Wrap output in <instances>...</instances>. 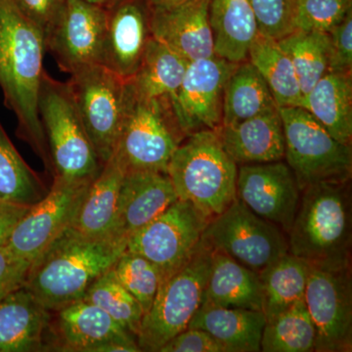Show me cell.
<instances>
[{"label": "cell", "mask_w": 352, "mask_h": 352, "mask_svg": "<svg viewBox=\"0 0 352 352\" xmlns=\"http://www.w3.org/2000/svg\"><path fill=\"white\" fill-rule=\"evenodd\" d=\"M113 270L120 283L141 305L144 315L147 314L164 280L163 271L149 259L127 250L113 264Z\"/></svg>", "instance_id": "cell-36"}, {"label": "cell", "mask_w": 352, "mask_h": 352, "mask_svg": "<svg viewBox=\"0 0 352 352\" xmlns=\"http://www.w3.org/2000/svg\"><path fill=\"white\" fill-rule=\"evenodd\" d=\"M159 352H224V349L206 331L187 328L164 344Z\"/></svg>", "instance_id": "cell-42"}, {"label": "cell", "mask_w": 352, "mask_h": 352, "mask_svg": "<svg viewBox=\"0 0 352 352\" xmlns=\"http://www.w3.org/2000/svg\"><path fill=\"white\" fill-rule=\"evenodd\" d=\"M21 12L43 34L44 41L57 24L67 0H15Z\"/></svg>", "instance_id": "cell-39"}, {"label": "cell", "mask_w": 352, "mask_h": 352, "mask_svg": "<svg viewBox=\"0 0 352 352\" xmlns=\"http://www.w3.org/2000/svg\"><path fill=\"white\" fill-rule=\"evenodd\" d=\"M45 50L43 34L21 12L15 0H0V87L4 102L15 113L18 136L53 175L38 110Z\"/></svg>", "instance_id": "cell-1"}, {"label": "cell", "mask_w": 352, "mask_h": 352, "mask_svg": "<svg viewBox=\"0 0 352 352\" xmlns=\"http://www.w3.org/2000/svg\"><path fill=\"white\" fill-rule=\"evenodd\" d=\"M152 36L186 61L215 55L208 0H194L170 10H151Z\"/></svg>", "instance_id": "cell-19"}, {"label": "cell", "mask_w": 352, "mask_h": 352, "mask_svg": "<svg viewBox=\"0 0 352 352\" xmlns=\"http://www.w3.org/2000/svg\"><path fill=\"white\" fill-rule=\"evenodd\" d=\"M32 263L0 248V300L24 287Z\"/></svg>", "instance_id": "cell-41"}, {"label": "cell", "mask_w": 352, "mask_h": 352, "mask_svg": "<svg viewBox=\"0 0 352 352\" xmlns=\"http://www.w3.org/2000/svg\"><path fill=\"white\" fill-rule=\"evenodd\" d=\"M248 60L265 80L278 107H302L303 94L296 69L277 41L258 32Z\"/></svg>", "instance_id": "cell-30"}, {"label": "cell", "mask_w": 352, "mask_h": 352, "mask_svg": "<svg viewBox=\"0 0 352 352\" xmlns=\"http://www.w3.org/2000/svg\"><path fill=\"white\" fill-rule=\"evenodd\" d=\"M277 43L294 65L305 98L317 82L329 72L330 36L327 32L296 30Z\"/></svg>", "instance_id": "cell-32"}, {"label": "cell", "mask_w": 352, "mask_h": 352, "mask_svg": "<svg viewBox=\"0 0 352 352\" xmlns=\"http://www.w3.org/2000/svg\"><path fill=\"white\" fill-rule=\"evenodd\" d=\"M266 317L263 311L201 303L188 328L210 333L224 352H259Z\"/></svg>", "instance_id": "cell-23"}, {"label": "cell", "mask_w": 352, "mask_h": 352, "mask_svg": "<svg viewBox=\"0 0 352 352\" xmlns=\"http://www.w3.org/2000/svg\"><path fill=\"white\" fill-rule=\"evenodd\" d=\"M316 344V330L305 298L266 322L261 338L263 352H311Z\"/></svg>", "instance_id": "cell-34"}, {"label": "cell", "mask_w": 352, "mask_h": 352, "mask_svg": "<svg viewBox=\"0 0 352 352\" xmlns=\"http://www.w3.org/2000/svg\"><path fill=\"white\" fill-rule=\"evenodd\" d=\"M331 56L329 72L351 73L352 69V10L337 27L329 32Z\"/></svg>", "instance_id": "cell-40"}, {"label": "cell", "mask_w": 352, "mask_h": 352, "mask_svg": "<svg viewBox=\"0 0 352 352\" xmlns=\"http://www.w3.org/2000/svg\"><path fill=\"white\" fill-rule=\"evenodd\" d=\"M92 180L53 176L50 191L29 208L3 248L16 258L34 263L71 227Z\"/></svg>", "instance_id": "cell-11"}, {"label": "cell", "mask_w": 352, "mask_h": 352, "mask_svg": "<svg viewBox=\"0 0 352 352\" xmlns=\"http://www.w3.org/2000/svg\"><path fill=\"white\" fill-rule=\"evenodd\" d=\"M305 300L316 330L317 352L352 351L351 266L310 265Z\"/></svg>", "instance_id": "cell-13"}, {"label": "cell", "mask_w": 352, "mask_h": 352, "mask_svg": "<svg viewBox=\"0 0 352 352\" xmlns=\"http://www.w3.org/2000/svg\"><path fill=\"white\" fill-rule=\"evenodd\" d=\"M203 303L263 311V289L258 273L226 254L214 252Z\"/></svg>", "instance_id": "cell-27"}, {"label": "cell", "mask_w": 352, "mask_h": 352, "mask_svg": "<svg viewBox=\"0 0 352 352\" xmlns=\"http://www.w3.org/2000/svg\"><path fill=\"white\" fill-rule=\"evenodd\" d=\"M124 175V166L113 155L88 186L72 229L90 237L113 235Z\"/></svg>", "instance_id": "cell-24"}, {"label": "cell", "mask_w": 352, "mask_h": 352, "mask_svg": "<svg viewBox=\"0 0 352 352\" xmlns=\"http://www.w3.org/2000/svg\"><path fill=\"white\" fill-rule=\"evenodd\" d=\"M283 122L285 161L300 190L321 182H349L351 145L331 135L302 107L279 108Z\"/></svg>", "instance_id": "cell-8"}, {"label": "cell", "mask_w": 352, "mask_h": 352, "mask_svg": "<svg viewBox=\"0 0 352 352\" xmlns=\"http://www.w3.org/2000/svg\"><path fill=\"white\" fill-rule=\"evenodd\" d=\"M87 1L91 2V3L100 4V6H103V4L106 3L108 0H87Z\"/></svg>", "instance_id": "cell-45"}, {"label": "cell", "mask_w": 352, "mask_h": 352, "mask_svg": "<svg viewBox=\"0 0 352 352\" xmlns=\"http://www.w3.org/2000/svg\"><path fill=\"white\" fill-rule=\"evenodd\" d=\"M224 149L238 166L285 161L283 122L279 108L217 129Z\"/></svg>", "instance_id": "cell-20"}, {"label": "cell", "mask_w": 352, "mask_h": 352, "mask_svg": "<svg viewBox=\"0 0 352 352\" xmlns=\"http://www.w3.org/2000/svg\"><path fill=\"white\" fill-rule=\"evenodd\" d=\"M277 108L258 69L249 60L237 64L224 88L221 126H233Z\"/></svg>", "instance_id": "cell-29"}, {"label": "cell", "mask_w": 352, "mask_h": 352, "mask_svg": "<svg viewBox=\"0 0 352 352\" xmlns=\"http://www.w3.org/2000/svg\"><path fill=\"white\" fill-rule=\"evenodd\" d=\"M186 138L170 101L139 96L126 80L124 117L115 155L126 173H166Z\"/></svg>", "instance_id": "cell-5"}, {"label": "cell", "mask_w": 352, "mask_h": 352, "mask_svg": "<svg viewBox=\"0 0 352 352\" xmlns=\"http://www.w3.org/2000/svg\"><path fill=\"white\" fill-rule=\"evenodd\" d=\"M82 300L101 308L124 330L138 337L144 311L133 296L120 283L113 267L88 288Z\"/></svg>", "instance_id": "cell-35"}, {"label": "cell", "mask_w": 352, "mask_h": 352, "mask_svg": "<svg viewBox=\"0 0 352 352\" xmlns=\"http://www.w3.org/2000/svg\"><path fill=\"white\" fill-rule=\"evenodd\" d=\"M210 220L189 201L177 200L131 236L126 250L156 264L166 279L193 256Z\"/></svg>", "instance_id": "cell-12"}, {"label": "cell", "mask_w": 352, "mask_h": 352, "mask_svg": "<svg viewBox=\"0 0 352 352\" xmlns=\"http://www.w3.org/2000/svg\"><path fill=\"white\" fill-rule=\"evenodd\" d=\"M352 10V0H296L294 31L330 32Z\"/></svg>", "instance_id": "cell-37"}, {"label": "cell", "mask_w": 352, "mask_h": 352, "mask_svg": "<svg viewBox=\"0 0 352 352\" xmlns=\"http://www.w3.org/2000/svg\"><path fill=\"white\" fill-rule=\"evenodd\" d=\"M349 182H321L302 191L289 231V252L310 265L351 266V203Z\"/></svg>", "instance_id": "cell-3"}, {"label": "cell", "mask_w": 352, "mask_h": 352, "mask_svg": "<svg viewBox=\"0 0 352 352\" xmlns=\"http://www.w3.org/2000/svg\"><path fill=\"white\" fill-rule=\"evenodd\" d=\"M101 65L124 80L139 68L152 38L151 9L147 0H108Z\"/></svg>", "instance_id": "cell-17"}, {"label": "cell", "mask_w": 352, "mask_h": 352, "mask_svg": "<svg viewBox=\"0 0 352 352\" xmlns=\"http://www.w3.org/2000/svg\"><path fill=\"white\" fill-rule=\"evenodd\" d=\"M29 208L0 200V248L6 244L13 229Z\"/></svg>", "instance_id": "cell-43"}, {"label": "cell", "mask_w": 352, "mask_h": 352, "mask_svg": "<svg viewBox=\"0 0 352 352\" xmlns=\"http://www.w3.org/2000/svg\"><path fill=\"white\" fill-rule=\"evenodd\" d=\"M47 192L43 180L21 157L0 124V200L31 207Z\"/></svg>", "instance_id": "cell-33"}, {"label": "cell", "mask_w": 352, "mask_h": 352, "mask_svg": "<svg viewBox=\"0 0 352 352\" xmlns=\"http://www.w3.org/2000/svg\"><path fill=\"white\" fill-rule=\"evenodd\" d=\"M208 19L215 55L235 64L247 61L258 34L249 0H208Z\"/></svg>", "instance_id": "cell-25"}, {"label": "cell", "mask_w": 352, "mask_h": 352, "mask_svg": "<svg viewBox=\"0 0 352 352\" xmlns=\"http://www.w3.org/2000/svg\"><path fill=\"white\" fill-rule=\"evenodd\" d=\"M188 63L152 36L138 71L127 82L139 96L171 103L182 85Z\"/></svg>", "instance_id": "cell-28"}, {"label": "cell", "mask_w": 352, "mask_h": 352, "mask_svg": "<svg viewBox=\"0 0 352 352\" xmlns=\"http://www.w3.org/2000/svg\"><path fill=\"white\" fill-rule=\"evenodd\" d=\"M51 312L25 287L0 300V352L44 351Z\"/></svg>", "instance_id": "cell-21"}, {"label": "cell", "mask_w": 352, "mask_h": 352, "mask_svg": "<svg viewBox=\"0 0 352 352\" xmlns=\"http://www.w3.org/2000/svg\"><path fill=\"white\" fill-rule=\"evenodd\" d=\"M212 258L214 251L201 241L191 258L164 280L136 337L141 351L159 352L168 340L188 328L203 303Z\"/></svg>", "instance_id": "cell-7"}, {"label": "cell", "mask_w": 352, "mask_h": 352, "mask_svg": "<svg viewBox=\"0 0 352 352\" xmlns=\"http://www.w3.org/2000/svg\"><path fill=\"white\" fill-rule=\"evenodd\" d=\"M236 66L217 55L189 62L171 101L178 126L186 138L221 127L224 88Z\"/></svg>", "instance_id": "cell-14"}, {"label": "cell", "mask_w": 352, "mask_h": 352, "mask_svg": "<svg viewBox=\"0 0 352 352\" xmlns=\"http://www.w3.org/2000/svg\"><path fill=\"white\" fill-rule=\"evenodd\" d=\"M71 94L102 164L115 153L124 117L126 80L100 64L71 75Z\"/></svg>", "instance_id": "cell-10"}, {"label": "cell", "mask_w": 352, "mask_h": 352, "mask_svg": "<svg viewBox=\"0 0 352 352\" xmlns=\"http://www.w3.org/2000/svg\"><path fill=\"white\" fill-rule=\"evenodd\" d=\"M302 107L336 140L351 145V73L328 72L305 95Z\"/></svg>", "instance_id": "cell-26"}, {"label": "cell", "mask_w": 352, "mask_h": 352, "mask_svg": "<svg viewBox=\"0 0 352 352\" xmlns=\"http://www.w3.org/2000/svg\"><path fill=\"white\" fill-rule=\"evenodd\" d=\"M147 1L152 11H162L185 6L194 0H147Z\"/></svg>", "instance_id": "cell-44"}, {"label": "cell", "mask_w": 352, "mask_h": 352, "mask_svg": "<svg viewBox=\"0 0 352 352\" xmlns=\"http://www.w3.org/2000/svg\"><path fill=\"white\" fill-rule=\"evenodd\" d=\"M237 199L252 212L289 233L302 190L284 161L238 166Z\"/></svg>", "instance_id": "cell-15"}, {"label": "cell", "mask_w": 352, "mask_h": 352, "mask_svg": "<svg viewBox=\"0 0 352 352\" xmlns=\"http://www.w3.org/2000/svg\"><path fill=\"white\" fill-rule=\"evenodd\" d=\"M177 200L168 173H126L120 189L113 235L129 241L131 236L157 219Z\"/></svg>", "instance_id": "cell-18"}, {"label": "cell", "mask_w": 352, "mask_h": 352, "mask_svg": "<svg viewBox=\"0 0 352 352\" xmlns=\"http://www.w3.org/2000/svg\"><path fill=\"white\" fill-rule=\"evenodd\" d=\"M259 34L279 41L294 31L296 0H249Z\"/></svg>", "instance_id": "cell-38"}, {"label": "cell", "mask_w": 352, "mask_h": 352, "mask_svg": "<svg viewBox=\"0 0 352 352\" xmlns=\"http://www.w3.org/2000/svg\"><path fill=\"white\" fill-rule=\"evenodd\" d=\"M126 245V238L90 237L69 227L32 263L24 287L47 309L56 311L82 300Z\"/></svg>", "instance_id": "cell-2"}, {"label": "cell", "mask_w": 352, "mask_h": 352, "mask_svg": "<svg viewBox=\"0 0 352 352\" xmlns=\"http://www.w3.org/2000/svg\"><path fill=\"white\" fill-rule=\"evenodd\" d=\"M105 9L87 0H67L61 17L45 39L46 50L69 75L101 65Z\"/></svg>", "instance_id": "cell-16"}, {"label": "cell", "mask_w": 352, "mask_h": 352, "mask_svg": "<svg viewBox=\"0 0 352 352\" xmlns=\"http://www.w3.org/2000/svg\"><path fill=\"white\" fill-rule=\"evenodd\" d=\"M38 110L53 176L74 182L94 179L103 164L88 138L68 83L58 82L45 72Z\"/></svg>", "instance_id": "cell-6"}, {"label": "cell", "mask_w": 352, "mask_h": 352, "mask_svg": "<svg viewBox=\"0 0 352 352\" xmlns=\"http://www.w3.org/2000/svg\"><path fill=\"white\" fill-rule=\"evenodd\" d=\"M309 270V263L288 252L258 273L266 322L305 298Z\"/></svg>", "instance_id": "cell-31"}, {"label": "cell", "mask_w": 352, "mask_h": 352, "mask_svg": "<svg viewBox=\"0 0 352 352\" xmlns=\"http://www.w3.org/2000/svg\"><path fill=\"white\" fill-rule=\"evenodd\" d=\"M201 243L256 273L289 252L284 231L254 214L238 199L208 221Z\"/></svg>", "instance_id": "cell-9"}, {"label": "cell", "mask_w": 352, "mask_h": 352, "mask_svg": "<svg viewBox=\"0 0 352 352\" xmlns=\"http://www.w3.org/2000/svg\"><path fill=\"white\" fill-rule=\"evenodd\" d=\"M166 173L178 200L189 201L208 219L237 200L238 164L224 149L217 129L187 136L170 157Z\"/></svg>", "instance_id": "cell-4"}, {"label": "cell", "mask_w": 352, "mask_h": 352, "mask_svg": "<svg viewBox=\"0 0 352 352\" xmlns=\"http://www.w3.org/2000/svg\"><path fill=\"white\" fill-rule=\"evenodd\" d=\"M56 312V351L94 352L111 340L135 338L101 308L85 300L69 303Z\"/></svg>", "instance_id": "cell-22"}]
</instances>
